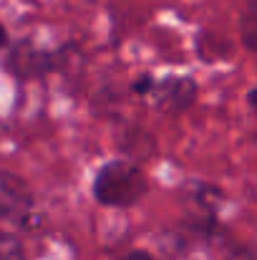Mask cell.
Listing matches in <instances>:
<instances>
[{
	"instance_id": "6",
	"label": "cell",
	"mask_w": 257,
	"mask_h": 260,
	"mask_svg": "<svg viewBox=\"0 0 257 260\" xmlns=\"http://www.w3.org/2000/svg\"><path fill=\"white\" fill-rule=\"evenodd\" d=\"M121 260H154L149 253H141V250H134V253H129V255H124Z\"/></svg>"
},
{
	"instance_id": "3",
	"label": "cell",
	"mask_w": 257,
	"mask_h": 260,
	"mask_svg": "<svg viewBox=\"0 0 257 260\" xmlns=\"http://www.w3.org/2000/svg\"><path fill=\"white\" fill-rule=\"evenodd\" d=\"M152 93H154V101L159 109L184 111L197 96V84L192 79H167V81L154 84Z\"/></svg>"
},
{
	"instance_id": "2",
	"label": "cell",
	"mask_w": 257,
	"mask_h": 260,
	"mask_svg": "<svg viewBox=\"0 0 257 260\" xmlns=\"http://www.w3.org/2000/svg\"><path fill=\"white\" fill-rule=\"evenodd\" d=\"M33 212L28 184L10 172H0V220H25Z\"/></svg>"
},
{
	"instance_id": "4",
	"label": "cell",
	"mask_w": 257,
	"mask_h": 260,
	"mask_svg": "<svg viewBox=\"0 0 257 260\" xmlns=\"http://www.w3.org/2000/svg\"><path fill=\"white\" fill-rule=\"evenodd\" d=\"M0 260H28L20 240L3 230H0Z\"/></svg>"
},
{
	"instance_id": "5",
	"label": "cell",
	"mask_w": 257,
	"mask_h": 260,
	"mask_svg": "<svg viewBox=\"0 0 257 260\" xmlns=\"http://www.w3.org/2000/svg\"><path fill=\"white\" fill-rule=\"evenodd\" d=\"M255 28H257V5L255 0H250L247 3V10H245V15H242V41H245V46L252 51L255 48Z\"/></svg>"
},
{
	"instance_id": "7",
	"label": "cell",
	"mask_w": 257,
	"mask_h": 260,
	"mask_svg": "<svg viewBox=\"0 0 257 260\" xmlns=\"http://www.w3.org/2000/svg\"><path fill=\"white\" fill-rule=\"evenodd\" d=\"M5 43H8V30H5V25L0 23V48H3Z\"/></svg>"
},
{
	"instance_id": "1",
	"label": "cell",
	"mask_w": 257,
	"mask_h": 260,
	"mask_svg": "<svg viewBox=\"0 0 257 260\" xmlns=\"http://www.w3.org/2000/svg\"><path fill=\"white\" fill-rule=\"evenodd\" d=\"M146 194V177L136 165L106 162L93 179V197L106 207H131Z\"/></svg>"
}]
</instances>
